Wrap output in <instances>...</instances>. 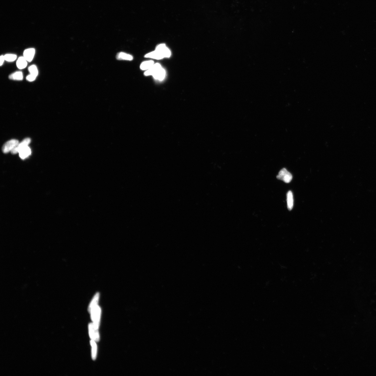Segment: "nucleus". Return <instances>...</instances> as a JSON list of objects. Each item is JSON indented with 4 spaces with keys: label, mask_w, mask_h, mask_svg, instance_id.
I'll use <instances>...</instances> for the list:
<instances>
[{
    "label": "nucleus",
    "mask_w": 376,
    "mask_h": 376,
    "mask_svg": "<svg viewBox=\"0 0 376 376\" xmlns=\"http://www.w3.org/2000/svg\"><path fill=\"white\" fill-rule=\"evenodd\" d=\"M101 310L98 306H96L92 310L91 312V318L94 323V326L95 330H98L100 321V317Z\"/></svg>",
    "instance_id": "obj_1"
},
{
    "label": "nucleus",
    "mask_w": 376,
    "mask_h": 376,
    "mask_svg": "<svg viewBox=\"0 0 376 376\" xmlns=\"http://www.w3.org/2000/svg\"><path fill=\"white\" fill-rule=\"evenodd\" d=\"M277 178L279 180H283L286 183H288L292 180L293 176L290 172L284 168L280 171L277 176Z\"/></svg>",
    "instance_id": "obj_2"
},
{
    "label": "nucleus",
    "mask_w": 376,
    "mask_h": 376,
    "mask_svg": "<svg viewBox=\"0 0 376 376\" xmlns=\"http://www.w3.org/2000/svg\"><path fill=\"white\" fill-rule=\"evenodd\" d=\"M19 143V141L16 139H12L8 141L2 147V151L4 153H7L11 151Z\"/></svg>",
    "instance_id": "obj_3"
},
{
    "label": "nucleus",
    "mask_w": 376,
    "mask_h": 376,
    "mask_svg": "<svg viewBox=\"0 0 376 376\" xmlns=\"http://www.w3.org/2000/svg\"><path fill=\"white\" fill-rule=\"evenodd\" d=\"M31 142V139L29 138H26L22 142L19 143L15 148L11 151L13 154H16L19 153V152L23 148L28 146V144Z\"/></svg>",
    "instance_id": "obj_4"
},
{
    "label": "nucleus",
    "mask_w": 376,
    "mask_h": 376,
    "mask_svg": "<svg viewBox=\"0 0 376 376\" xmlns=\"http://www.w3.org/2000/svg\"><path fill=\"white\" fill-rule=\"evenodd\" d=\"M156 50L160 53L164 57H169L171 56V53L170 50L167 48L164 44L159 45L156 47Z\"/></svg>",
    "instance_id": "obj_5"
},
{
    "label": "nucleus",
    "mask_w": 376,
    "mask_h": 376,
    "mask_svg": "<svg viewBox=\"0 0 376 376\" xmlns=\"http://www.w3.org/2000/svg\"><path fill=\"white\" fill-rule=\"evenodd\" d=\"M35 49L34 48L26 49L23 52V57L27 61L31 62L32 61L34 56H35Z\"/></svg>",
    "instance_id": "obj_6"
},
{
    "label": "nucleus",
    "mask_w": 376,
    "mask_h": 376,
    "mask_svg": "<svg viewBox=\"0 0 376 376\" xmlns=\"http://www.w3.org/2000/svg\"><path fill=\"white\" fill-rule=\"evenodd\" d=\"M162 68L161 65L158 63H156V64L154 65L151 68H150L148 70H147L144 72V75L145 76L152 75L154 73H156L158 70L161 69Z\"/></svg>",
    "instance_id": "obj_7"
},
{
    "label": "nucleus",
    "mask_w": 376,
    "mask_h": 376,
    "mask_svg": "<svg viewBox=\"0 0 376 376\" xmlns=\"http://www.w3.org/2000/svg\"><path fill=\"white\" fill-rule=\"evenodd\" d=\"M287 200L288 209L290 211L293 209L294 205L293 194L291 191L288 192L287 195Z\"/></svg>",
    "instance_id": "obj_8"
},
{
    "label": "nucleus",
    "mask_w": 376,
    "mask_h": 376,
    "mask_svg": "<svg viewBox=\"0 0 376 376\" xmlns=\"http://www.w3.org/2000/svg\"><path fill=\"white\" fill-rule=\"evenodd\" d=\"M117 59L119 60H128L131 61L133 59V57L131 55L121 52L118 53L117 55Z\"/></svg>",
    "instance_id": "obj_9"
},
{
    "label": "nucleus",
    "mask_w": 376,
    "mask_h": 376,
    "mask_svg": "<svg viewBox=\"0 0 376 376\" xmlns=\"http://www.w3.org/2000/svg\"><path fill=\"white\" fill-rule=\"evenodd\" d=\"M27 65V61L24 57H21L18 58L17 62V65L19 69H24Z\"/></svg>",
    "instance_id": "obj_10"
},
{
    "label": "nucleus",
    "mask_w": 376,
    "mask_h": 376,
    "mask_svg": "<svg viewBox=\"0 0 376 376\" xmlns=\"http://www.w3.org/2000/svg\"><path fill=\"white\" fill-rule=\"evenodd\" d=\"M144 57L157 60L161 59L164 58L161 53L156 50L154 51L146 54Z\"/></svg>",
    "instance_id": "obj_11"
},
{
    "label": "nucleus",
    "mask_w": 376,
    "mask_h": 376,
    "mask_svg": "<svg viewBox=\"0 0 376 376\" xmlns=\"http://www.w3.org/2000/svg\"><path fill=\"white\" fill-rule=\"evenodd\" d=\"M165 75V72L164 69L162 68L157 71L152 76L155 79L160 81H162L164 79Z\"/></svg>",
    "instance_id": "obj_12"
},
{
    "label": "nucleus",
    "mask_w": 376,
    "mask_h": 376,
    "mask_svg": "<svg viewBox=\"0 0 376 376\" xmlns=\"http://www.w3.org/2000/svg\"><path fill=\"white\" fill-rule=\"evenodd\" d=\"M19 156L21 159H24L27 158L31 154V150L28 146L23 148L19 152Z\"/></svg>",
    "instance_id": "obj_13"
},
{
    "label": "nucleus",
    "mask_w": 376,
    "mask_h": 376,
    "mask_svg": "<svg viewBox=\"0 0 376 376\" xmlns=\"http://www.w3.org/2000/svg\"><path fill=\"white\" fill-rule=\"evenodd\" d=\"M99 298V293H97L95 296H94L93 301H92L90 306H89L88 308L89 312L91 313L92 310L97 306V304L98 303Z\"/></svg>",
    "instance_id": "obj_14"
},
{
    "label": "nucleus",
    "mask_w": 376,
    "mask_h": 376,
    "mask_svg": "<svg viewBox=\"0 0 376 376\" xmlns=\"http://www.w3.org/2000/svg\"><path fill=\"white\" fill-rule=\"evenodd\" d=\"M154 65V62L152 60L143 62L140 65V68L142 70H148L151 68Z\"/></svg>",
    "instance_id": "obj_15"
},
{
    "label": "nucleus",
    "mask_w": 376,
    "mask_h": 376,
    "mask_svg": "<svg viewBox=\"0 0 376 376\" xmlns=\"http://www.w3.org/2000/svg\"><path fill=\"white\" fill-rule=\"evenodd\" d=\"M9 77L10 79L12 80H22L23 79V73L21 72H16L10 75Z\"/></svg>",
    "instance_id": "obj_16"
},
{
    "label": "nucleus",
    "mask_w": 376,
    "mask_h": 376,
    "mask_svg": "<svg viewBox=\"0 0 376 376\" xmlns=\"http://www.w3.org/2000/svg\"><path fill=\"white\" fill-rule=\"evenodd\" d=\"M29 71L30 73V74L36 77L38 75V70L37 67L35 65H31L28 68Z\"/></svg>",
    "instance_id": "obj_17"
},
{
    "label": "nucleus",
    "mask_w": 376,
    "mask_h": 376,
    "mask_svg": "<svg viewBox=\"0 0 376 376\" xmlns=\"http://www.w3.org/2000/svg\"><path fill=\"white\" fill-rule=\"evenodd\" d=\"M91 343L92 347V358L93 360L96 359L97 354V346L95 341L93 340L91 341Z\"/></svg>",
    "instance_id": "obj_18"
},
{
    "label": "nucleus",
    "mask_w": 376,
    "mask_h": 376,
    "mask_svg": "<svg viewBox=\"0 0 376 376\" xmlns=\"http://www.w3.org/2000/svg\"><path fill=\"white\" fill-rule=\"evenodd\" d=\"M5 60L8 62H13L17 59L16 55L14 54H6L4 56Z\"/></svg>",
    "instance_id": "obj_19"
},
{
    "label": "nucleus",
    "mask_w": 376,
    "mask_h": 376,
    "mask_svg": "<svg viewBox=\"0 0 376 376\" xmlns=\"http://www.w3.org/2000/svg\"><path fill=\"white\" fill-rule=\"evenodd\" d=\"M94 325L92 323H90L89 325V333H90V335L91 338L92 340H95V331L94 332Z\"/></svg>",
    "instance_id": "obj_20"
},
{
    "label": "nucleus",
    "mask_w": 376,
    "mask_h": 376,
    "mask_svg": "<svg viewBox=\"0 0 376 376\" xmlns=\"http://www.w3.org/2000/svg\"><path fill=\"white\" fill-rule=\"evenodd\" d=\"M36 78V77H35V76H34L31 74L28 75L27 76V77H26V79H27L28 81H35Z\"/></svg>",
    "instance_id": "obj_21"
},
{
    "label": "nucleus",
    "mask_w": 376,
    "mask_h": 376,
    "mask_svg": "<svg viewBox=\"0 0 376 376\" xmlns=\"http://www.w3.org/2000/svg\"><path fill=\"white\" fill-rule=\"evenodd\" d=\"M4 60H5L4 56L2 55L0 57V65H1V66H2L3 65Z\"/></svg>",
    "instance_id": "obj_22"
}]
</instances>
